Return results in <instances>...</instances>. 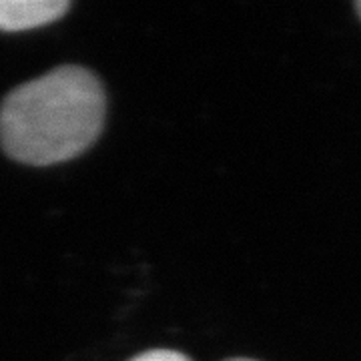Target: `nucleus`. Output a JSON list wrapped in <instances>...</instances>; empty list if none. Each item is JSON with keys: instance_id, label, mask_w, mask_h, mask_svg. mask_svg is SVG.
<instances>
[{"instance_id": "nucleus-1", "label": "nucleus", "mask_w": 361, "mask_h": 361, "mask_svg": "<svg viewBox=\"0 0 361 361\" xmlns=\"http://www.w3.org/2000/svg\"><path fill=\"white\" fill-rule=\"evenodd\" d=\"M104 90L77 65L54 68L11 90L0 104V145L14 161L49 167L85 153L104 123Z\"/></svg>"}, {"instance_id": "nucleus-2", "label": "nucleus", "mask_w": 361, "mask_h": 361, "mask_svg": "<svg viewBox=\"0 0 361 361\" xmlns=\"http://www.w3.org/2000/svg\"><path fill=\"white\" fill-rule=\"evenodd\" d=\"M68 8V0H0V30L20 32L47 26Z\"/></svg>"}, {"instance_id": "nucleus-3", "label": "nucleus", "mask_w": 361, "mask_h": 361, "mask_svg": "<svg viewBox=\"0 0 361 361\" xmlns=\"http://www.w3.org/2000/svg\"><path fill=\"white\" fill-rule=\"evenodd\" d=\"M130 361H191L185 353L180 351H173V349H151L139 353L137 357H133Z\"/></svg>"}, {"instance_id": "nucleus-4", "label": "nucleus", "mask_w": 361, "mask_h": 361, "mask_svg": "<svg viewBox=\"0 0 361 361\" xmlns=\"http://www.w3.org/2000/svg\"><path fill=\"white\" fill-rule=\"evenodd\" d=\"M227 361H257V360H249V357H231V360Z\"/></svg>"}, {"instance_id": "nucleus-5", "label": "nucleus", "mask_w": 361, "mask_h": 361, "mask_svg": "<svg viewBox=\"0 0 361 361\" xmlns=\"http://www.w3.org/2000/svg\"><path fill=\"white\" fill-rule=\"evenodd\" d=\"M357 11H360V16H361V0L357 2Z\"/></svg>"}]
</instances>
